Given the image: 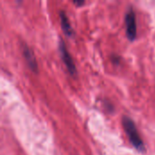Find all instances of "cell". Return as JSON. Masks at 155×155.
I'll list each match as a JSON object with an SVG mask.
<instances>
[{
  "mask_svg": "<svg viewBox=\"0 0 155 155\" xmlns=\"http://www.w3.org/2000/svg\"><path fill=\"white\" fill-rule=\"evenodd\" d=\"M125 27H126V35L130 41H134L137 36V25H136V16L135 13L132 6L129 7L128 11L124 16Z\"/></svg>",
  "mask_w": 155,
  "mask_h": 155,
  "instance_id": "3957f363",
  "label": "cell"
},
{
  "mask_svg": "<svg viewBox=\"0 0 155 155\" xmlns=\"http://www.w3.org/2000/svg\"><path fill=\"white\" fill-rule=\"evenodd\" d=\"M105 107H106V109H108L110 112H114V105H113L110 102H106V103H105Z\"/></svg>",
  "mask_w": 155,
  "mask_h": 155,
  "instance_id": "8992f818",
  "label": "cell"
},
{
  "mask_svg": "<svg viewBox=\"0 0 155 155\" xmlns=\"http://www.w3.org/2000/svg\"><path fill=\"white\" fill-rule=\"evenodd\" d=\"M58 50L60 53V56L62 61L64 62L66 69L68 70V72L70 73L71 75H75L77 73L76 70V66L74 64V61L71 55V54L69 53L64 42L63 41V39H59V43H58Z\"/></svg>",
  "mask_w": 155,
  "mask_h": 155,
  "instance_id": "7a4b0ae2",
  "label": "cell"
},
{
  "mask_svg": "<svg viewBox=\"0 0 155 155\" xmlns=\"http://www.w3.org/2000/svg\"><path fill=\"white\" fill-rule=\"evenodd\" d=\"M113 60H114V64H119V60H120V58H119V57H117V56H113Z\"/></svg>",
  "mask_w": 155,
  "mask_h": 155,
  "instance_id": "ba28073f",
  "label": "cell"
},
{
  "mask_svg": "<svg viewBox=\"0 0 155 155\" xmlns=\"http://www.w3.org/2000/svg\"><path fill=\"white\" fill-rule=\"evenodd\" d=\"M59 17H60L61 26H62V29H63L64 33L68 37H73L74 35V31L73 29V26L71 25V23L69 21V18H68L66 13L61 10L59 12Z\"/></svg>",
  "mask_w": 155,
  "mask_h": 155,
  "instance_id": "5b68a950",
  "label": "cell"
},
{
  "mask_svg": "<svg viewBox=\"0 0 155 155\" xmlns=\"http://www.w3.org/2000/svg\"><path fill=\"white\" fill-rule=\"evenodd\" d=\"M122 124H123V127L131 142V143L133 144V146L139 152L141 153H144L146 151L145 145L143 141L142 140L139 132L137 130V127L134 124V122L133 121V119H131L128 116H124L122 118Z\"/></svg>",
  "mask_w": 155,
  "mask_h": 155,
  "instance_id": "6da1fadb",
  "label": "cell"
},
{
  "mask_svg": "<svg viewBox=\"0 0 155 155\" xmlns=\"http://www.w3.org/2000/svg\"><path fill=\"white\" fill-rule=\"evenodd\" d=\"M22 52H23V55L25 57V60L28 67L34 73H37L38 72L37 61H36V58H35L33 51L31 50V48L29 46H27L26 45L23 44L22 45Z\"/></svg>",
  "mask_w": 155,
  "mask_h": 155,
  "instance_id": "277c9868",
  "label": "cell"
},
{
  "mask_svg": "<svg viewBox=\"0 0 155 155\" xmlns=\"http://www.w3.org/2000/svg\"><path fill=\"white\" fill-rule=\"evenodd\" d=\"M73 3H74V5H75L77 7H80V6H82V5H84L85 4L84 1H74Z\"/></svg>",
  "mask_w": 155,
  "mask_h": 155,
  "instance_id": "52a82bcc",
  "label": "cell"
}]
</instances>
